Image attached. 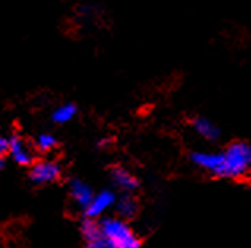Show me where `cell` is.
Here are the masks:
<instances>
[{
    "instance_id": "3957f363",
    "label": "cell",
    "mask_w": 251,
    "mask_h": 248,
    "mask_svg": "<svg viewBox=\"0 0 251 248\" xmlns=\"http://www.w3.org/2000/svg\"><path fill=\"white\" fill-rule=\"evenodd\" d=\"M81 229H82V236L85 239V248H116L103 236L101 228H100V224L95 220L87 218L82 223Z\"/></svg>"
},
{
    "instance_id": "5b68a950",
    "label": "cell",
    "mask_w": 251,
    "mask_h": 248,
    "mask_svg": "<svg viewBox=\"0 0 251 248\" xmlns=\"http://www.w3.org/2000/svg\"><path fill=\"white\" fill-rule=\"evenodd\" d=\"M116 204V195L111 190H103L98 195H93L90 204L85 207V214L89 218H98L101 217L106 210H109Z\"/></svg>"
},
{
    "instance_id": "8992f818",
    "label": "cell",
    "mask_w": 251,
    "mask_h": 248,
    "mask_svg": "<svg viewBox=\"0 0 251 248\" xmlns=\"http://www.w3.org/2000/svg\"><path fill=\"white\" fill-rule=\"evenodd\" d=\"M10 155L18 165H23V166L30 165L33 160L30 149L27 147V144L19 136H14L10 139Z\"/></svg>"
},
{
    "instance_id": "ba28073f",
    "label": "cell",
    "mask_w": 251,
    "mask_h": 248,
    "mask_svg": "<svg viewBox=\"0 0 251 248\" xmlns=\"http://www.w3.org/2000/svg\"><path fill=\"white\" fill-rule=\"evenodd\" d=\"M111 177H112V182L116 183L119 188L125 190V191H133L139 185L138 179L124 168H114L111 171Z\"/></svg>"
},
{
    "instance_id": "6da1fadb",
    "label": "cell",
    "mask_w": 251,
    "mask_h": 248,
    "mask_svg": "<svg viewBox=\"0 0 251 248\" xmlns=\"http://www.w3.org/2000/svg\"><path fill=\"white\" fill-rule=\"evenodd\" d=\"M251 169V146L247 143H232L221 152L220 177L239 179Z\"/></svg>"
},
{
    "instance_id": "52a82bcc",
    "label": "cell",
    "mask_w": 251,
    "mask_h": 248,
    "mask_svg": "<svg viewBox=\"0 0 251 248\" xmlns=\"http://www.w3.org/2000/svg\"><path fill=\"white\" fill-rule=\"evenodd\" d=\"M193 128L201 138L207 141H217L220 138V128L207 117H195L193 119Z\"/></svg>"
},
{
    "instance_id": "7a4b0ae2",
    "label": "cell",
    "mask_w": 251,
    "mask_h": 248,
    "mask_svg": "<svg viewBox=\"0 0 251 248\" xmlns=\"http://www.w3.org/2000/svg\"><path fill=\"white\" fill-rule=\"evenodd\" d=\"M100 228H101L103 236L116 248H141L139 237L124 220L104 218L100 223Z\"/></svg>"
},
{
    "instance_id": "8fae6325",
    "label": "cell",
    "mask_w": 251,
    "mask_h": 248,
    "mask_svg": "<svg viewBox=\"0 0 251 248\" xmlns=\"http://www.w3.org/2000/svg\"><path fill=\"white\" fill-rule=\"evenodd\" d=\"M76 112H77V109H76L75 104H71V103L63 104V106H60V108H57L54 111L52 120H54V122H57V124H67V122H70V120L76 116Z\"/></svg>"
},
{
    "instance_id": "5bb4252c",
    "label": "cell",
    "mask_w": 251,
    "mask_h": 248,
    "mask_svg": "<svg viewBox=\"0 0 251 248\" xmlns=\"http://www.w3.org/2000/svg\"><path fill=\"white\" fill-rule=\"evenodd\" d=\"M2 168H3V158H0V171H2Z\"/></svg>"
},
{
    "instance_id": "9c48e42d",
    "label": "cell",
    "mask_w": 251,
    "mask_h": 248,
    "mask_svg": "<svg viewBox=\"0 0 251 248\" xmlns=\"http://www.w3.org/2000/svg\"><path fill=\"white\" fill-rule=\"evenodd\" d=\"M71 196H73V199L81 205V207H87L90 204L92 198H93V191L92 188L87 185V183H84L81 180H73L71 182Z\"/></svg>"
},
{
    "instance_id": "30bf717a",
    "label": "cell",
    "mask_w": 251,
    "mask_h": 248,
    "mask_svg": "<svg viewBox=\"0 0 251 248\" xmlns=\"http://www.w3.org/2000/svg\"><path fill=\"white\" fill-rule=\"evenodd\" d=\"M117 212L122 218H133L138 214V202L131 196H124L117 201Z\"/></svg>"
},
{
    "instance_id": "7c38bea8",
    "label": "cell",
    "mask_w": 251,
    "mask_h": 248,
    "mask_svg": "<svg viewBox=\"0 0 251 248\" xmlns=\"http://www.w3.org/2000/svg\"><path fill=\"white\" fill-rule=\"evenodd\" d=\"M35 146H37L41 152H48V150H51V149H54L57 146V139L52 136V134L43 133L37 138V144H35Z\"/></svg>"
},
{
    "instance_id": "4fadbf2b",
    "label": "cell",
    "mask_w": 251,
    "mask_h": 248,
    "mask_svg": "<svg viewBox=\"0 0 251 248\" xmlns=\"http://www.w3.org/2000/svg\"><path fill=\"white\" fill-rule=\"evenodd\" d=\"M6 153H10V139L0 136V158Z\"/></svg>"
},
{
    "instance_id": "277c9868",
    "label": "cell",
    "mask_w": 251,
    "mask_h": 248,
    "mask_svg": "<svg viewBox=\"0 0 251 248\" xmlns=\"http://www.w3.org/2000/svg\"><path fill=\"white\" fill-rule=\"evenodd\" d=\"M60 177V166L54 161H38L30 169V179L35 183H51Z\"/></svg>"
}]
</instances>
